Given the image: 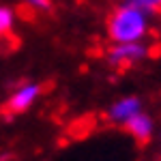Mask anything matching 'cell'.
Segmentation results:
<instances>
[{
    "mask_svg": "<svg viewBox=\"0 0 161 161\" xmlns=\"http://www.w3.org/2000/svg\"><path fill=\"white\" fill-rule=\"evenodd\" d=\"M108 39L112 43H137L144 41L150 30V13L133 4L118 2L108 15Z\"/></svg>",
    "mask_w": 161,
    "mask_h": 161,
    "instance_id": "obj_1",
    "label": "cell"
},
{
    "mask_svg": "<svg viewBox=\"0 0 161 161\" xmlns=\"http://www.w3.org/2000/svg\"><path fill=\"white\" fill-rule=\"evenodd\" d=\"M148 58V47L144 45V41L137 43H112L108 50V60L116 69H131L140 62Z\"/></svg>",
    "mask_w": 161,
    "mask_h": 161,
    "instance_id": "obj_2",
    "label": "cell"
},
{
    "mask_svg": "<svg viewBox=\"0 0 161 161\" xmlns=\"http://www.w3.org/2000/svg\"><path fill=\"white\" fill-rule=\"evenodd\" d=\"M41 92H43L41 84H37V82H22L19 86L13 88L11 95L7 97L4 110L9 114H24L39 101Z\"/></svg>",
    "mask_w": 161,
    "mask_h": 161,
    "instance_id": "obj_3",
    "label": "cell"
},
{
    "mask_svg": "<svg viewBox=\"0 0 161 161\" xmlns=\"http://www.w3.org/2000/svg\"><path fill=\"white\" fill-rule=\"evenodd\" d=\"M142 101L133 97V95H127V97H120V99H116L112 103L110 108H108V118H110L112 123L120 125L123 127L129 118H133L137 112H142Z\"/></svg>",
    "mask_w": 161,
    "mask_h": 161,
    "instance_id": "obj_4",
    "label": "cell"
},
{
    "mask_svg": "<svg viewBox=\"0 0 161 161\" xmlns=\"http://www.w3.org/2000/svg\"><path fill=\"white\" fill-rule=\"evenodd\" d=\"M123 127H125V131L131 137H136L137 142H148L150 137H153V133H155V120L144 110L137 112L133 118H129Z\"/></svg>",
    "mask_w": 161,
    "mask_h": 161,
    "instance_id": "obj_5",
    "label": "cell"
},
{
    "mask_svg": "<svg viewBox=\"0 0 161 161\" xmlns=\"http://www.w3.org/2000/svg\"><path fill=\"white\" fill-rule=\"evenodd\" d=\"M15 28V11L0 4V37H7Z\"/></svg>",
    "mask_w": 161,
    "mask_h": 161,
    "instance_id": "obj_6",
    "label": "cell"
},
{
    "mask_svg": "<svg viewBox=\"0 0 161 161\" xmlns=\"http://www.w3.org/2000/svg\"><path fill=\"white\" fill-rule=\"evenodd\" d=\"M118 2L133 4V7H137V9H142V11H146V13H155L161 9V0H118Z\"/></svg>",
    "mask_w": 161,
    "mask_h": 161,
    "instance_id": "obj_7",
    "label": "cell"
},
{
    "mask_svg": "<svg viewBox=\"0 0 161 161\" xmlns=\"http://www.w3.org/2000/svg\"><path fill=\"white\" fill-rule=\"evenodd\" d=\"M24 7H28L30 11H50L52 2L50 0H24Z\"/></svg>",
    "mask_w": 161,
    "mask_h": 161,
    "instance_id": "obj_8",
    "label": "cell"
}]
</instances>
